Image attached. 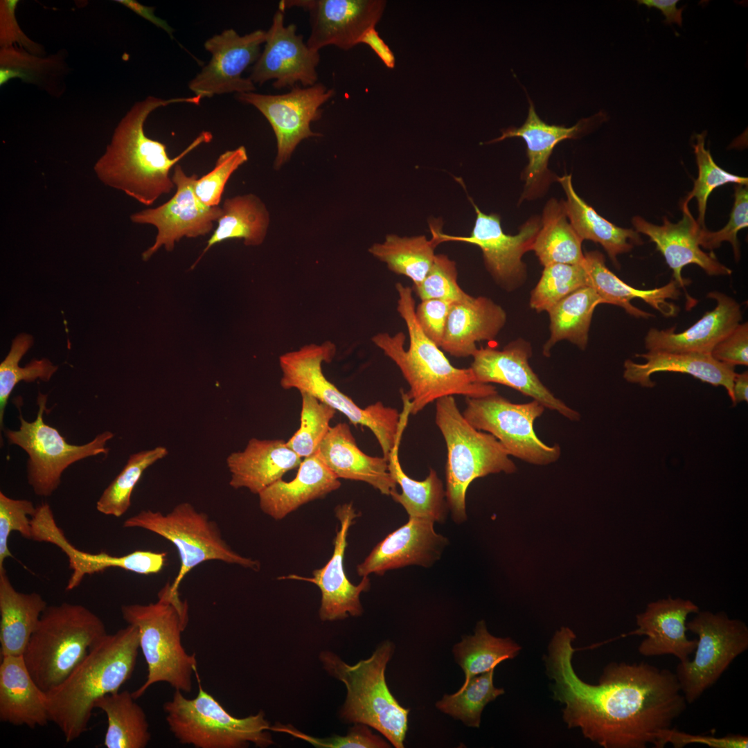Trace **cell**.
<instances>
[{
  "mask_svg": "<svg viewBox=\"0 0 748 748\" xmlns=\"http://www.w3.org/2000/svg\"><path fill=\"white\" fill-rule=\"evenodd\" d=\"M567 197L564 201L568 219L579 237L599 243L609 258L617 266V256L630 251L634 245L643 240L638 232L632 229L617 226L603 218L588 205L575 191L571 175L556 177Z\"/></svg>",
  "mask_w": 748,
  "mask_h": 748,
  "instance_id": "obj_37",
  "label": "cell"
},
{
  "mask_svg": "<svg viewBox=\"0 0 748 748\" xmlns=\"http://www.w3.org/2000/svg\"><path fill=\"white\" fill-rule=\"evenodd\" d=\"M532 353L531 344L518 338L501 350L477 348L470 368L480 383L509 386L537 400L545 409L557 411L571 421H578L580 413L556 398L533 371L529 364Z\"/></svg>",
  "mask_w": 748,
  "mask_h": 748,
  "instance_id": "obj_21",
  "label": "cell"
},
{
  "mask_svg": "<svg viewBox=\"0 0 748 748\" xmlns=\"http://www.w3.org/2000/svg\"><path fill=\"white\" fill-rule=\"evenodd\" d=\"M398 448L399 445L393 447L388 461L389 472L401 487L402 492H394L391 497L403 506L409 517L426 518L434 522L444 523L449 507L442 481L433 469L423 481L410 478L401 467Z\"/></svg>",
  "mask_w": 748,
  "mask_h": 748,
  "instance_id": "obj_40",
  "label": "cell"
},
{
  "mask_svg": "<svg viewBox=\"0 0 748 748\" xmlns=\"http://www.w3.org/2000/svg\"><path fill=\"white\" fill-rule=\"evenodd\" d=\"M601 299L590 287H584L566 296L549 312L550 336L543 346V355L549 357L553 346L568 340L585 350L593 313Z\"/></svg>",
  "mask_w": 748,
  "mask_h": 748,
  "instance_id": "obj_42",
  "label": "cell"
},
{
  "mask_svg": "<svg viewBox=\"0 0 748 748\" xmlns=\"http://www.w3.org/2000/svg\"><path fill=\"white\" fill-rule=\"evenodd\" d=\"M667 743H671L675 748H682L690 744L706 745L711 748H747L748 738L740 734H729L719 738L692 735L670 728L665 731L661 738L663 747Z\"/></svg>",
  "mask_w": 748,
  "mask_h": 748,
  "instance_id": "obj_60",
  "label": "cell"
},
{
  "mask_svg": "<svg viewBox=\"0 0 748 748\" xmlns=\"http://www.w3.org/2000/svg\"><path fill=\"white\" fill-rule=\"evenodd\" d=\"M302 398L301 425L286 442L287 446L301 458L314 454L328 434L330 422L336 410L306 393Z\"/></svg>",
  "mask_w": 748,
  "mask_h": 748,
  "instance_id": "obj_50",
  "label": "cell"
},
{
  "mask_svg": "<svg viewBox=\"0 0 748 748\" xmlns=\"http://www.w3.org/2000/svg\"><path fill=\"white\" fill-rule=\"evenodd\" d=\"M301 459L283 440L252 438L242 451L226 457L229 485L258 495L286 472L299 467Z\"/></svg>",
  "mask_w": 748,
  "mask_h": 748,
  "instance_id": "obj_30",
  "label": "cell"
},
{
  "mask_svg": "<svg viewBox=\"0 0 748 748\" xmlns=\"http://www.w3.org/2000/svg\"><path fill=\"white\" fill-rule=\"evenodd\" d=\"M707 296L715 300V308L684 331L676 333L673 327L666 330L650 329L645 337L648 351L711 355L715 346L740 323L742 312L740 305L724 293L711 292Z\"/></svg>",
  "mask_w": 748,
  "mask_h": 748,
  "instance_id": "obj_28",
  "label": "cell"
},
{
  "mask_svg": "<svg viewBox=\"0 0 748 748\" xmlns=\"http://www.w3.org/2000/svg\"><path fill=\"white\" fill-rule=\"evenodd\" d=\"M698 639L692 660L679 663L675 675L687 703L711 687L731 662L748 648V627L724 612L702 611L686 623Z\"/></svg>",
  "mask_w": 748,
  "mask_h": 748,
  "instance_id": "obj_13",
  "label": "cell"
},
{
  "mask_svg": "<svg viewBox=\"0 0 748 748\" xmlns=\"http://www.w3.org/2000/svg\"><path fill=\"white\" fill-rule=\"evenodd\" d=\"M46 602L35 592L17 591L4 567L0 569L1 656H22Z\"/></svg>",
  "mask_w": 748,
  "mask_h": 748,
  "instance_id": "obj_36",
  "label": "cell"
},
{
  "mask_svg": "<svg viewBox=\"0 0 748 748\" xmlns=\"http://www.w3.org/2000/svg\"><path fill=\"white\" fill-rule=\"evenodd\" d=\"M360 43L368 44L388 68H394L395 56L389 47L379 36L375 27L371 28L365 33L360 39Z\"/></svg>",
  "mask_w": 748,
  "mask_h": 748,
  "instance_id": "obj_61",
  "label": "cell"
},
{
  "mask_svg": "<svg viewBox=\"0 0 748 748\" xmlns=\"http://www.w3.org/2000/svg\"><path fill=\"white\" fill-rule=\"evenodd\" d=\"M453 303L447 300L428 299L421 300L415 308V316L422 332L440 348Z\"/></svg>",
  "mask_w": 748,
  "mask_h": 748,
  "instance_id": "obj_57",
  "label": "cell"
},
{
  "mask_svg": "<svg viewBox=\"0 0 748 748\" xmlns=\"http://www.w3.org/2000/svg\"><path fill=\"white\" fill-rule=\"evenodd\" d=\"M107 634L103 621L82 605L47 606L22 657L37 686L46 693L61 684Z\"/></svg>",
  "mask_w": 748,
  "mask_h": 748,
  "instance_id": "obj_7",
  "label": "cell"
},
{
  "mask_svg": "<svg viewBox=\"0 0 748 748\" xmlns=\"http://www.w3.org/2000/svg\"><path fill=\"white\" fill-rule=\"evenodd\" d=\"M168 454L166 447L158 446L130 455L123 470L98 500L97 510L116 517L124 515L131 506L133 490L145 470Z\"/></svg>",
  "mask_w": 748,
  "mask_h": 748,
  "instance_id": "obj_46",
  "label": "cell"
},
{
  "mask_svg": "<svg viewBox=\"0 0 748 748\" xmlns=\"http://www.w3.org/2000/svg\"><path fill=\"white\" fill-rule=\"evenodd\" d=\"M199 682L193 699L175 690L163 704L169 729L183 745L196 748H243L251 743L259 747L274 744L269 722L262 711L245 718L231 715Z\"/></svg>",
  "mask_w": 748,
  "mask_h": 748,
  "instance_id": "obj_10",
  "label": "cell"
},
{
  "mask_svg": "<svg viewBox=\"0 0 748 748\" xmlns=\"http://www.w3.org/2000/svg\"><path fill=\"white\" fill-rule=\"evenodd\" d=\"M521 648L510 638L492 635L483 621L478 622L474 634L464 636L453 647L454 659L465 675L462 685L473 677L495 668L505 660L515 658Z\"/></svg>",
  "mask_w": 748,
  "mask_h": 748,
  "instance_id": "obj_44",
  "label": "cell"
},
{
  "mask_svg": "<svg viewBox=\"0 0 748 748\" xmlns=\"http://www.w3.org/2000/svg\"><path fill=\"white\" fill-rule=\"evenodd\" d=\"M0 720L30 728L49 722L45 692L30 675L22 656L1 657L0 664Z\"/></svg>",
  "mask_w": 748,
  "mask_h": 748,
  "instance_id": "obj_35",
  "label": "cell"
},
{
  "mask_svg": "<svg viewBox=\"0 0 748 748\" xmlns=\"http://www.w3.org/2000/svg\"><path fill=\"white\" fill-rule=\"evenodd\" d=\"M495 669L473 677L455 693L444 695L436 708L467 727L479 728L485 706L505 693L494 686Z\"/></svg>",
  "mask_w": 748,
  "mask_h": 748,
  "instance_id": "obj_45",
  "label": "cell"
},
{
  "mask_svg": "<svg viewBox=\"0 0 748 748\" xmlns=\"http://www.w3.org/2000/svg\"><path fill=\"white\" fill-rule=\"evenodd\" d=\"M317 453L338 479L365 482L384 495L397 491L388 459L364 453L346 423L330 427Z\"/></svg>",
  "mask_w": 748,
  "mask_h": 748,
  "instance_id": "obj_29",
  "label": "cell"
},
{
  "mask_svg": "<svg viewBox=\"0 0 748 748\" xmlns=\"http://www.w3.org/2000/svg\"><path fill=\"white\" fill-rule=\"evenodd\" d=\"M733 391L736 404L740 402L748 401V372L747 371L736 374Z\"/></svg>",
  "mask_w": 748,
  "mask_h": 748,
  "instance_id": "obj_64",
  "label": "cell"
},
{
  "mask_svg": "<svg viewBox=\"0 0 748 748\" xmlns=\"http://www.w3.org/2000/svg\"><path fill=\"white\" fill-rule=\"evenodd\" d=\"M734 204L729 222L718 231H709L701 228L699 231L700 247L709 250L718 248L724 241L732 245L735 260H739L740 251L737 238L738 232L748 226V190L747 185L736 184L734 187Z\"/></svg>",
  "mask_w": 748,
  "mask_h": 748,
  "instance_id": "obj_56",
  "label": "cell"
},
{
  "mask_svg": "<svg viewBox=\"0 0 748 748\" xmlns=\"http://www.w3.org/2000/svg\"><path fill=\"white\" fill-rule=\"evenodd\" d=\"M706 134L704 131L695 134L694 137L693 148L698 167V177L694 182L693 190L682 203L683 205H688L692 198L697 199L699 214L696 221L703 229H706L704 220L706 204L711 192L715 188L729 183L747 186L748 183L747 177L728 172L715 163L709 150L705 148Z\"/></svg>",
  "mask_w": 748,
  "mask_h": 748,
  "instance_id": "obj_49",
  "label": "cell"
},
{
  "mask_svg": "<svg viewBox=\"0 0 748 748\" xmlns=\"http://www.w3.org/2000/svg\"><path fill=\"white\" fill-rule=\"evenodd\" d=\"M586 276L587 287H591L601 299L602 304H611L623 308L631 316L649 318L652 314L645 312L633 305L631 301L639 299L666 317H673L679 311L677 305L668 299H677L679 286L675 280L652 290L636 289L616 276L606 266L604 256L598 251L584 253L582 262Z\"/></svg>",
  "mask_w": 748,
  "mask_h": 748,
  "instance_id": "obj_31",
  "label": "cell"
},
{
  "mask_svg": "<svg viewBox=\"0 0 748 748\" xmlns=\"http://www.w3.org/2000/svg\"><path fill=\"white\" fill-rule=\"evenodd\" d=\"M121 613L128 624L139 630L140 648L148 667L146 680L132 693L133 697L139 698L157 682L190 692L197 661L195 654H188L181 643V634L188 622V606L179 591L172 590L168 582L159 591L157 602L125 605Z\"/></svg>",
  "mask_w": 748,
  "mask_h": 748,
  "instance_id": "obj_5",
  "label": "cell"
},
{
  "mask_svg": "<svg viewBox=\"0 0 748 748\" xmlns=\"http://www.w3.org/2000/svg\"><path fill=\"white\" fill-rule=\"evenodd\" d=\"M698 612L697 605L680 598L669 596L648 603L645 611L636 615L638 629L632 632L646 636L638 647L639 652L648 657L672 654L679 663L688 661L697 641L687 638L686 618Z\"/></svg>",
  "mask_w": 748,
  "mask_h": 748,
  "instance_id": "obj_27",
  "label": "cell"
},
{
  "mask_svg": "<svg viewBox=\"0 0 748 748\" xmlns=\"http://www.w3.org/2000/svg\"><path fill=\"white\" fill-rule=\"evenodd\" d=\"M434 522L426 518L409 517L408 522L380 542L357 566L359 576L417 565L432 566L440 559L448 540L437 533Z\"/></svg>",
  "mask_w": 748,
  "mask_h": 748,
  "instance_id": "obj_25",
  "label": "cell"
},
{
  "mask_svg": "<svg viewBox=\"0 0 748 748\" xmlns=\"http://www.w3.org/2000/svg\"><path fill=\"white\" fill-rule=\"evenodd\" d=\"M397 312L406 324L409 346L404 349L402 332L394 335L379 332L371 338L399 368L409 386L404 395L409 402V413L416 414L429 403L449 395L480 398L497 393L490 384L477 381L470 368H458L451 364L440 347L422 332L415 316L413 289L400 283L395 285Z\"/></svg>",
  "mask_w": 748,
  "mask_h": 748,
  "instance_id": "obj_3",
  "label": "cell"
},
{
  "mask_svg": "<svg viewBox=\"0 0 748 748\" xmlns=\"http://www.w3.org/2000/svg\"><path fill=\"white\" fill-rule=\"evenodd\" d=\"M456 262L447 255L436 254L434 261L424 280L413 290L420 300L442 299L461 302L471 296L457 282Z\"/></svg>",
  "mask_w": 748,
  "mask_h": 748,
  "instance_id": "obj_52",
  "label": "cell"
},
{
  "mask_svg": "<svg viewBox=\"0 0 748 748\" xmlns=\"http://www.w3.org/2000/svg\"><path fill=\"white\" fill-rule=\"evenodd\" d=\"M335 515L339 528L334 539L333 553L322 568L312 572V578L291 575L286 578L301 580L316 585L321 594L319 616L323 621L342 620L348 616H359L363 613L360 595L370 588L368 576L363 577L357 585H353L344 571V556L347 546V536L350 526L359 516L351 504L339 505Z\"/></svg>",
  "mask_w": 748,
  "mask_h": 748,
  "instance_id": "obj_24",
  "label": "cell"
},
{
  "mask_svg": "<svg viewBox=\"0 0 748 748\" xmlns=\"http://www.w3.org/2000/svg\"><path fill=\"white\" fill-rule=\"evenodd\" d=\"M395 645L386 640L366 659L350 665L332 651L319 653L323 668L346 689L339 718L344 723L364 724L377 730L395 748H403L410 709L401 706L389 689L386 666Z\"/></svg>",
  "mask_w": 748,
  "mask_h": 748,
  "instance_id": "obj_6",
  "label": "cell"
},
{
  "mask_svg": "<svg viewBox=\"0 0 748 748\" xmlns=\"http://www.w3.org/2000/svg\"><path fill=\"white\" fill-rule=\"evenodd\" d=\"M335 345L329 341L310 344L287 352L279 357L284 389H297L345 415L353 425L367 427L375 435L388 459L390 452L400 443L408 414L377 402L362 409L340 391L324 375L323 362H330L336 353Z\"/></svg>",
  "mask_w": 748,
  "mask_h": 748,
  "instance_id": "obj_8",
  "label": "cell"
},
{
  "mask_svg": "<svg viewBox=\"0 0 748 748\" xmlns=\"http://www.w3.org/2000/svg\"><path fill=\"white\" fill-rule=\"evenodd\" d=\"M386 1L382 0H283L278 8L299 7L310 14L311 32L307 45L319 50L333 45L348 50L380 20Z\"/></svg>",
  "mask_w": 748,
  "mask_h": 748,
  "instance_id": "obj_19",
  "label": "cell"
},
{
  "mask_svg": "<svg viewBox=\"0 0 748 748\" xmlns=\"http://www.w3.org/2000/svg\"><path fill=\"white\" fill-rule=\"evenodd\" d=\"M476 219L470 235H448L442 231V223L434 219L429 229L438 244L445 242H461L474 244L482 251L485 266L495 282L510 292L519 287L526 278L525 253L531 251L541 226V217L534 216L523 224L516 235L504 232L498 214L483 213L470 197Z\"/></svg>",
  "mask_w": 748,
  "mask_h": 748,
  "instance_id": "obj_15",
  "label": "cell"
},
{
  "mask_svg": "<svg viewBox=\"0 0 748 748\" xmlns=\"http://www.w3.org/2000/svg\"><path fill=\"white\" fill-rule=\"evenodd\" d=\"M711 356L716 360L731 365H748V324L739 323L736 328L713 349Z\"/></svg>",
  "mask_w": 748,
  "mask_h": 748,
  "instance_id": "obj_59",
  "label": "cell"
},
{
  "mask_svg": "<svg viewBox=\"0 0 748 748\" xmlns=\"http://www.w3.org/2000/svg\"><path fill=\"white\" fill-rule=\"evenodd\" d=\"M201 100L196 96L170 99L148 96L136 103L118 123L111 143L94 166L98 178L145 206L170 193L175 187L170 177L171 169L197 147L209 143L213 134L202 131L180 154L171 158L164 143L146 136L144 124L159 107L175 103L197 105Z\"/></svg>",
  "mask_w": 748,
  "mask_h": 748,
  "instance_id": "obj_2",
  "label": "cell"
},
{
  "mask_svg": "<svg viewBox=\"0 0 748 748\" xmlns=\"http://www.w3.org/2000/svg\"><path fill=\"white\" fill-rule=\"evenodd\" d=\"M438 244L425 235L400 237L387 235L382 243H375L368 251L384 262L392 272L410 278L413 286L424 280L435 259Z\"/></svg>",
  "mask_w": 748,
  "mask_h": 748,
  "instance_id": "obj_43",
  "label": "cell"
},
{
  "mask_svg": "<svg viewBox=\"0 0 748 748\" xmlns=\"http://www.w3.org/2000/svg\"><path fill=\"white\" fill-rule=\"evenodd\" d=\"M173 169L172 180L177 190L171 199L157 208L130 216L133 222L151 224L157 230L154 243L142 254L144 260H149L163 246L172 251L175 243L184 237L208 234L222 213L220 206H207L197 197L194 191L197 175H187L179 164Z\"/></svg>",
  "mask_w": 748,
  "mask_h": 748,
  "instance_id": "obj_17",
  "label": "cell"
},
{
  "mask_svg": "<svg viewBox=\"0 0 748 748\" xmlns=\"http://www.w3.org/2000/svg\"><path fill=\"white\" fill-rule=\"evenodd\" d=\"M36 511L32 501L15 499L0 492V569L6 558L11 557L8 538L12 531L19 532L28 540L31 538V517Z\"/></svg>",
  "mask_w": 748,
  "mask_h": 748,
  "instance_id": "obj_55",
  "label": "cell"
},
{
  "mask_svg": "<svg viewBox=\"0 0 748 748\" xmlns=\"http://www.w3.org/2000/svg\"><path fill=\"white\" fill-rule=\"evenodd\" d=\"M506 311L491 299L474 297L452 304L440 348L456 357L472 356L477 343L492 340L504 327Z\"/></svg>",
  "mask_w": 748,
  "mask_h": 748,
  "instance_id": "obj_32",
  "label": "cell"
},
{
  "mask_svg": "<svg viewBox=\"0 0 748 748\" xmlns=\"http://www.w3.org/2000/svg\"><path fill=\"white\" fill-rule=\"evenodd\" d=\"M263 51L254 63L249 78L260 85L274 80L275 89L292 88L299 83L303 87L317 83V66L319 51L309 48L302 35L296 34V26L284 24V10L278 9L272 24L266 31Z\"/></svg>",
  "mask_w": 748,
  "mask_h": 748,
  "instance_id": "obj_20",
  "label": "cell"
},
{
  "mask_svg": "<svg viewBox=\"0 0 748 748\" xmlns=\"http://www.w3.org/2000/svg\"><path fill=\"white\" fill-rule=\"evenodd\" d=\"M678 0H639V4H643L648 8H656L661 11L665 16L664 21L667 25L676 23L679 26L682 25V12L684 7L677 8L676 5Z\"/></svg>",
  "mask_w": 748,
  "mask_h": 748,
  "instance_id": "obj_62",
  "label": "cell"
},
{
  "mask_svg": "<svg viewBox=\"0 0 748 748\" xmlns=\"http://www.w3.org/2000/svg\"><path fill=\"white\" fill-rule=\"evenodd\" d=\"M587 287L582 264H553L544 267L537 284L532 290L531 308L549 312L558 302L580 288Z\"/></svg>",
  "mask_w": 748,
  "mask_h": 748,
  "instance_id": "obj_48",
  "label": "cell"
},
{
  "mask_svg": "<svg viewBox=\"0 0 748 748\" xmlns=\"http://www.w3.org/2000/svg\"><path fill=\"white\" fill-rule=\"evenodd\" d=\"M46 402L47 395L39 393L37 398L39 409L33 422L23 418L17 404L19 428L5 430L8 443L20 447L28 454V483L35 493L41 497L53 494L60 483L62 472L73 463L89 456L107 454L109 449L106 443L114 436L112 432L105 431L84 445L67 443L55 428L44 422Z\"/></svg>",
  "mask_w": 748,
  "mask_h": 748,
  "instance_id": "obj_12",
  "label": "cell"
},
{
  "mask_svg": "<svg viewBox=\"0 0 748 748\" xmlns=\"http://www.w3.org/2000/svg\"><path fill=\"white\" fill-rule=\"evenodd\" d=\"M18 3L17 0H3L0 2L1 46L2 48L18 44L32 54H40L41 46L30 39L17 24L15 10Z\"/></svg>",
  "mask_w": 748,
  "mask_h": 748,
  "instance_id": "obj_58",
  "label": "cell"
},
{
  "mask_svg": "<svg viewBox=\"0 0 748 748\" xmlns=\"http://www.w3.org/2000/svg\"><path fill=\"white\" fill-rule=\"evenodd\" d=\"M139 648V632L134 625L107 634L61 684L45 693L49 720L66 742L87 730L96 702L119 691L131 677Z\"/></svg>",
  "mask_w": 748,
  "mask_h": 748,
  "instance_id": "obj_4",
  "label": "cell"
},
{
  "mask_svg": "<svg viewBox=\"0 0 748 748\" xmlns=\"http://www.w3.org/2000/svg\"><path fill=\"white\" fill-rule=\"evenodd\" d=\"M57 57H39L23 48L2 47L0 51V85L19 78L28 82H40L59 67Z\"/></svg>",
  "mask_w": 748,
  "mask_h": 748,
  "instance_id": "obj_51",
  "label": "cell"
},
{
  "mask_svg": "<svg viewBox=\"0 0 748 748\" xmlns=\"http://www.w3.org/2000/svg\"><path fill=\"white\" fill-rule=\"evenodd\" d=\"M221 208L217 226L193 267L211 247L224 240L243 239L247 246H258L265 240L269 214L259 197L253 194L229 197Z\"/></svg>",
  "mask_w": 748,
  "mask_h": 748,
  "instance_id": "obj_38",
  "label": "cell"
},
{
  "mask_svg": "<svg viewBox=\"0 0 748 748\" xmlns=\"http://www.w3.org/2000/svg\"><path fill=\"white\" fill-rule=\"evenodd\" d=\"M116 1L132 10L136 14L150 21L155 26L162 28L172 37L174 31L173 29L165 20L159 18L154 14V8L145 6L137 1L132 0H120Z\"/></svg>",
  "mask_w": 748,
  "mask_h": 748,
  "instance_id": "obj_63",
  "label": "cell"
},
{
  "mask_svg": "<svg viewBox=\"0 0 748 748\" xmlns=\"http://www.w3.org/2000/svg\"><path fill=\"white\" fill-rule=\"evenodd\" d=\"M682 219L677 223L664 218L661 225H655L639 216L632 219L636 232L648 235L665 258L673 270L674 280L685 290L690 280L682 276L684 267L695 264L709 276L730 275L731 269L720 263L713 253L702 250L699 231L702 228L693 218L688 205H683Z\"/></svg>",
  "mask_w": 748,
  "mask_h": 748,
  "instance_id": "obj_26",
  "label": "cell"
},
{
  "mask_svg": "<svg viewBox=\"0 0 748 748\" xmlns=\"http://www.w3.org/2000/svg\"><path fill=\"white\" fill-rule=\"evenodd\" d=\"M463 415L475 429L492 434L509 456L535 465L557 461L561 454L558 444L548 445L536 435L534 422L545 407L537 400L513 403L497 393L465 398Z\"/></svg>",
  "mask_w": 748,
  "mask_h": 748,
  "instance_id": "obj_14",
  "label": "cell"
},
{
  "mask_svg": "<svg viewBox=\"0 0 748 748\" xmlns=\"http://www.w3.org/2000/svg\"><path fill=\"white\" fill-rule=\"evenodd\" d=\"M635 356L646 362L638 364L631 359L625 361L623 377L628 382L652 388L655 384L650 377L655 373H687L703 382L724 386L733 405H736L733 391L735 366L719 362L710 354L648 351Z\"/></svg>",
  "mask_w": 748,
  "mask_h": 748,
  "instance_id": "obj_33",
  "label": "cell"
},
{
  "mask_svg": "<svg viewBox=\"0 0 748 748\" xmlns=\"http://www.w3.org/2000/svg\"><path fill=\"white\" fill-rule=\"evenodd\" d=\"M371 727L364 724H354L346 736L333 735L327 738L314 737L298 730L291 724H276L271 730L287 733L319 748H387L390 743L380 735L374 734Z\"/></svg>",
  "mask_w": 748,
  "mask_h": 748,
  "instance_id": "obj_54",
  "label": "cell"
},
{
  "mask_svg": "<svg viewBox=\"0 0 748 748\" xmlns=\"http://www.w3.org/2000/svg\"><path fill=\"white\" fill-rule=\"evenodd\" d=\"M333 89L321 83L308 87L296 85L286 93L269 95L255 91L236 93L241 103L256 107L271 125L276 139L274 168L287 162L303 139L320 136L310 124L321 117V106L335 95Z\"/></svg>",
  "mask_w": 748,
  "mask_h": 748,
  "instance_id": "obj_16",
  "label": "cell"
},
{
  "mask_svg": "<svg viewBox=\"0 0 748 748\" xmlns=\"http://www.w3.org/2000/svg\"><path fill=\"white\" fill-rule=\"evenodd\" d=\"M529 107L524 123L519 127L511 126L501 130V135L489 143L501 141L507 138L519 137L526 144L528 164L522 172L525 181L521 200L535 198L546 190L553 175L548 169L549 158L555 147L566 139H576L588 132L607 118L603 111L587 118H582L571 127L549 124L541 119L535 105L528 96Z\"/></svg>",
  "mask_w": 748,
  "mask_h": 748,
  "instance_id": "obj_23",
  "label": "cell"
},
{
  "mask_svg": "<svg viewBox=\"0 0 748 748\" xmlns=\"http://www.w3.org/2000/svg\"><path fill=\"white\" fill-rule=\"evenodd\" d=\"M341 486L338 479L316 452L304 458L295 478L273 483L258 495L261 510L276 520L284 519L303 505L321 499Z\"/></svg>",
  "mask_w": 748,
  "mask_h": 748,
  "instance_id": "obj_34",
  "label": "cell"
},
{
  "mask_svg": "<svg viewBox=\"0 0 748 748\" xmlns=\"http://www.w3.org/2000/svg\"><path fill=\"white\" fill-rule=\"evenodd\" d=\"M247 160L243 145L221 154L213 170L195 181L194 191L199 200L209 207L218 206L229 179Z\"/></svg>",
  "mask_w": 748,
  "mask_h": 748,
  "instance_id": "obj_53",
  "label": "cell"
},
{
  "mask_svg": "<svg viewBox=\"0 0 748 748\" xmlns=\"http://www.w3.org/2000/svg\"><path fill=\"white\" fill-rule=\"evenodd\" d=\"M582 241L568 219L564 201L549 200L531 250L541 265L581 264L584 260Z\"/></svg>",
  "mask_w": 748,
  "mask_h": 748,
  "instance_id": "obj_39",
  "label": "cell"
},
{
  "mask_svg": "<svg viewBox=\"0 0 748 748\" xmlns=\"http://www.w3.org/2000/svg\"><path fill=\"white\" fill-rule=\"evenodd\" d=\"M132 693L118 691L100 697L95 708L107 715L103 745L107 748H144L151 739L149 724Z\"/></svg>",
  "mask_w": 748,
  "mask_h": 748,
  "instance_id": "obj_41",
  "label": "cell"
},
{
  "mask_svg": "<svg viewBox=\"0 0 748 748\" xmlns=\"http://www.w3.org/2000/svg\"><path fill=\"white\" fill-rule=\"evenodd\" d=\"M436 424L445 440L446 499L454 522L467 519L465 497L470 484L490 474H511L517 470L499 441L478 430L464 418L452 395L436 400Z\"/></svg>",
  "mask_w": 748,
  "mask_h": 748,
  "instance_id": "obj_9",
  "label": "cell"
},
{
  "mask_svg": "<svg viewBox=\"0 0 748 748\" xmlns=\"http://www.w3.org/2000/svg\"><path fill=\"white\" fill-rule=\"evenodd\" d=\"M33 344V337L21 333L12 341L10 351L0 364V427L3 428L5 409L15 386L21 381L33 382L37 379L48 382L58 366L48 359H33L24 367L19 366L22 357Z\"/></svg>",
  "mask_w": 748,
  "mask_h": 748,
  "instance_id": "obj_47",
  "label": "cell"
},
{
  "mask_svg": "<svg viewBox=\"0 0 748 748\" xmlns=\"http://www.w3.org/2000/svg\"><path fill=\"white\" fill-rule=\"evenodd\" d=\"M125 528H140L170 542L177 549L180 567L170 587L179 591L185 576L199 564L211 560L238 564L258 571L260 563L234 551L224 540L217 524L188 502L176 505L169 513L143 510L127 519Z\"/></svg>",
  "mask_w": 748,
  "mask_h": 748,
  "instance_id": "obj_11",
  "label": "cell"
},
{
  "mask_svg": "<svg viewBox=\"0 0 748 748\" xmlns=\"http://www.w3.org/2000/svg\"><path fill=\"white\" fill-rule=\"evenodd\" d=\"M576 638L562 627L551 639L545 656L555 700L564 705L568 728L604 748H662L661 738L686 708L675 673L645 662L611 663L596 685L574 671Z\"/></svg>",
  "mask_w": 748,
  "mask_h": 748,
  "instance_id": "obj_1",
  "label": "cell"
},
{
  "mask_svg": "<svg viewBox=\"0 0 748 748\" xmlns=\"http://www.w3.org/2000/svg\"><path fill=\"white\" fill-rule=\"evenodd\" d=\"M30 540L54 544L66 554L72 570L66 587L67 591L79 586L85 576L109 568H120L142 575L158 573L165 566L167 556L165 552L143 550L121 556L105 552L93 554L79 550L69 542L57 526L47 503L36 507V511L31 517Z\"/></svg>",
  "mask_w": 748,
  "mask_h": 748,
  "instance_id": "obj_22",
  "label": "cell"
},
{
  "mask_svg": "<svg viewBox=\"0 0 748 748\" xmlns=\"http://www.w3.org/2000/svg\"><path fill=\"white\" fill-rule=\"evenodd\" d=\"M266 33L259 29L240 35L230 28L210 37L205 42L204 48L211 53V58L190 81L189 89L202 99L233 92L255 91V84L242 75L259 57Z\"/></svg>",
  "mask_w": 748,
  "mask_h": 748,
  "instance_id": "obj_18",
  "label": "cell"
}]
</instances>
